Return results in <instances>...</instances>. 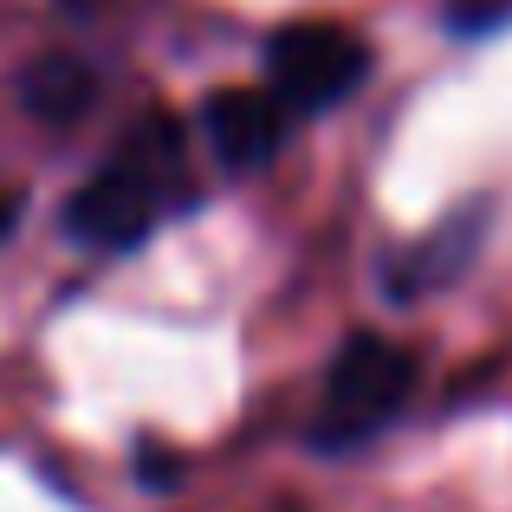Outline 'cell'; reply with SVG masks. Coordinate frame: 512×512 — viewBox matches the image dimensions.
Returning a JSON list of instances; mask_svg holds the SVG:
<instances>
[{
  "label": "cell",
  "mask_w": 512,
  "mask_h": 512,
  "mask_svg": "<svg viewBox=\"0 0 512 512\" xmlns=\"http://www.w3.org/2000/svg\"><path fill=\"white\" fill-rule=\"evenodd\" d=\"M266 72H273V98L292 104V111H331L370 72V52H363L357 33L331 20H292L273 33L266 46Z\"/></svg>",
  "instance_id": "2"
},
{
  "label": "cell",
  "mask_w": 512,
  "mask_h": 512,
  "mask_svg": "<svg viewBox=\"0 0 512 512\" xmlns=\"http://www.w3.org/2000/svg\"><path fill=\"white\" fill-rule=\"evenodd\" d=\"M201 137H208V150L227 169H260V163H273L279 137H286V117H279L273 91L227 85L201 104Z\"/></svg>",
  "instance_id": "4"
},
{
  "label": "cell",
  "mask_w": 512,
  "mask_h": 512,
  "mask_svg": "<svg viewBox=\"0 0 512 512\" xmlns=\"http://www.w3.org/2000/svg\"><path fill=\"white\" fill-rule=\"evenodd\" d=\"M72 7H91V0H72Z\"/></svg>",
  "instance_id": "8"
},
{
  "label": "cell",
  "mask_w": 512,
  "mask_h": 512,
  "mask_svg": "<svg viewBox=\"0 0 512 512\" xmlns=\"http://www.w3.org/2000/svg\"><path fill=\"white\" fill-rule=\"evenodd\" d=\"M467 253H474V227H467V221L441 227L435 240L409 247V260L396 266V292H428V286H441V279H454Z\"/></svg>",
  "instance_id": "6"
},
{
  "label": "cell",
  "mask_w": 512,
  "mask_h": 512,
  "mask_svg": "<svg viewBox=\"0 0 512 512\" xmlns=\"http://www.w3.org/2000/svg\"><path fill=\"white\" fill-rule=\"evenodd\" d=\"M415 363L402 344L389 338H350L325 376V409H318V441L325 448H350L370 441L383 422H396V409L409 402Z\"/></svg>",
  "instance_id": "1"
},
{
  "label": "cell",
  "mask_w": 512,
  "mask_h": 512,
  "mask_svg": "<svg viewBox=\"0 0 512 512\" xmlns=\"http://www.w3.org/2000/svg\"><path fill=\"white\" fill-rule=\"evenodd\" d=\"M7 227H13V201L0 195V240H7Z\"/></svg>",
  "instance_id": "7"
},
{
  "label": "cell",
  "mask_w": 512,
  "mask_h": 512,
  "mask_svg": "<svg viewBox=\"0 0 512 512\" xmlns=\"http://www.w3.org/2000/svg\"><path fill=\"white\" fill-rule=\"evenodd\" d=\"M20 104L26 117H39V124H78V117L98 104V78H91L85 59H65V52H52V59H33L20 72Z\"/></svg>",
  "instance_id": "5"
},
{
  "label": "cell",
  "mask_w": 512,
  "mask_h": 512,
  "mask_svg": "<svg viewBox=\"0 0 512 512\" xmlns=\"http://www.w3.org/2000/svg\"><path fill=\"white\" fill-rule=\"evenodd\" d=\"M163 175H150L143 163H117L104 175H91L85 188L72 195V208H65V234L78 240V247L91 253H124L137 247L143 234L156 227V214H163Z\"/></svg>",
  "instance_id": "3"
}]
</instances>
